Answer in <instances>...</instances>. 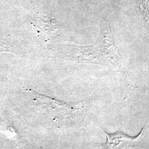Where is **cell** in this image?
<instances>
[{"instance_id": "3957f363", "label": "cell", "mask_w": 149, "mask_h": 149, "mask_svg": "<svg viewBox=\"0 0 149 149\" xmlns=\"http://www.w3.org/2000/svg\"><path fill=\"white\" fill-rule=\"evenodd\" d=\"M145 125H144L140 132L134 136H129L120 130L114 133H108L104 131L106 135L107 141L106 143L103 145L106 149L118 148L120 145H122L123 147H133L138 143L139 140L143 136V133L145 131Z\"/></svg>"}, {"instance_id": "6da1fadb", "label": "cell", "mask_w": 149, "mask_h": 149, "mask_svg": "<svg viewBox=\"0 0 149 149\" xmlns=\"http://www.w3.org/2000/svg\"><path fill=\"white\" fill-rule=\"evenodd\" d=\"M66 54L78 62L100 65L119 70L127 80L130 75L123 66L122 57L117 47L108 23L102 22L99 37L92 45L86 47L70 46Z\"/></svg>"}, {"instance_id": "7a4b0ae2", "label": "cell", "mask_w": 149, "mask_h": 149, "mask_svg": "<svg viewBox=\"0 0 149 149\" xmlns=\"http://www.w3.org/2000/svg\"><path fill=\"white\" fill-rule=\"evenodd\" d=\"M28 91L33 100L38 106L56 119H68L72 117L76 112L84 108L82 102H65L38 93L31 90H28Z\"/></svg>"}]
</instances>
